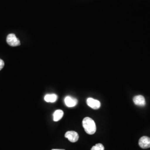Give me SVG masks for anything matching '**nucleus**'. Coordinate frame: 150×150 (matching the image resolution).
<instances>
[{"label":"nucleus","instance_id":"nucleus-10","mask_svg":"<svg viewBox=\"0 0 150 150\" xmlns=\"http://www.w3.org/2000/svg\"><path fill=\"white\" fill-rule=\"evenodd\" d=\"M105 147L101 144H97L91 148V150H104Z\"/></svg>","mask_w":150,"mask_h":150},{"label":"nucleus","instance_id":"nucleus-6","mask_svg":"<svg viewBox=\"0 0 150 150\" xmlns=\"http://www.w3.org/2000/svg\"><path fill=\"white\" fill-rule=\"evenodd\" d=\"M78 101L76 98H73L71 96L66 97L64 98V103L65 105L69 107H75L77 104Z\"/></svg>","mask_w":150,"mask_h":150},{"label":"nucleus","instance_id":"nucleus-12","mask_svg":"<svg viewBox=\"0 0 150 150\" xmlns=\"http://www.w3.org/2000/svg\"><path fill=\"white\" fill-rule=\"evenodd\" d=\"M52 150H65L64 149H52Z\"/></svg>","mask_w":150,"mask_h":150},{"label":"nucleus","instance_id":"nucleus-7","mask_svg":"<svg viewBox=\"0 0 150 150\" xmlns=\"http://www.w3.org/2000/svg\"><path fill=\"white\" fill-rule=\"evenodd\" d=\"M133 101L136 105L139 106H144L146 105L145 97L142 95L136 96L134 97Z\"/></svg>","mask_w":150,"mask_h":150},{"label":"nucleus","instance_id":"nucleus-11","mask_svg":"<svg viewBox=\"0 0 150 150\" xmlns=\"http://www.w3.org/2000/svg\"><path fill=\"white\" fill-rule=\"evenodd\" d=\"M4 66H5V62H4V61L2 59H0V71L4 68Z\"/></svg>","mask_w":150,"mask_h":150},{"label":"nucleus","instance_id":"nucleus-1","mask_svg":"<svg viewBox=\"0 0 150 150\" xmlns=\"http://www.w3.org/2000/svg\"><path fill=\"white\" fill-rule=\"evenodd\" d=\"M83 127L87 134H94L96 131V126L95 121L88 117H86L82 121Z\"/></svg>","mask_w":150,"mask_h":150},{"label":"nucleus","instance_id":"nucleus-5","mask_svg":"<svg viewBox=\"0 0 150 150\" xmlns=\"http://www.w3.org/2000/svg\"><path fill=\"white\" fill-rule=\"evenodd\" d=\"M139 144L142 149H148L150 147V138L147 136L141 137L139 141Z\"/></svg>","mask_w":150,"mask_h":150},{"label":"nucleus","instance_id":"nucleus-4","mask_svg":"<svg viewBox=\"0 0 150 150\" xmlns=\"http://www.w3.org/2000/svg\"><path fill=\"white\" fill-rule=\"evenodd\" d=\"M87 104L89 107L94 110H97L101 106V103L98 101L92 98H88L87 99Z\"/></svg>","mask_w":150,"mask_h":150},{"label":"nucleus","instance_id":"nucleus-2","mask_svg":"<svg viewBox=\"0 0 150 150\" xmlns=\"http://www.w3.org/2000/svg\"><path fill=\"white\" fill-rule=\"evenodd\" d=\"M6 41H7V43L12 47H16V46H20L21 45V42L19 39L17 38L16 35L13 33L9 34L7 36L6 38Z\"/></svg>","mask_w":150,"mask_h":150},{"label":"nucleus","instance_id":"nucleus-9","mask_svg":"<svg viewBox=\"0 0 150 150\" xmlns=\"http://www.w3.org/2000/svg\"><path fill=\"white\" fill-rule=\"evenodd\" d=\"M64 116V112L61 110H57L55 111L54 113V121L55 122L59 121L61 118H62Z\"/></svg>","mask_w":150,"mask_h":150},{"label":"nucleus","instance_id":"nucleus-8","mask_svg":"<svg viewBox=\"0 0 150 150\" xmlns=\"http://www.w3.org/2000/svg\"><path fill=\"white\" fill-rule=\"evenodd\" d=\"M44 100L46 102L53 103L57 101V96L56 94H47L45 95Z\"/></svg>","mask_w":150,"mask_h":150},{"label":"nucleus","instance_id":"nucleus-3","mask_svg":"<svg viewBox=\"0 0 150 150\" xmlns=\"http://www.w3.org/2000/svg\"><path fill=\"white\" fill-rule=\"evenodd\" d=\"M64 137L71 142H76L79 139V134L74 131H67L64 134Z\"/></svg>","mask_w":150,"mask_h":150}]
</instances>
